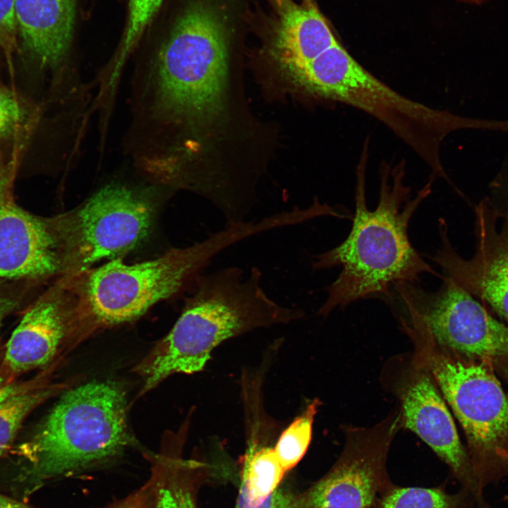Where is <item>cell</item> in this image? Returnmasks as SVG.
<instances>
[{
	"label": "cell",
	"instance_id": "cell-1",
	"mask_svg": "<svg viewBox=\"0 0 508 508\" xmlns=\"http://www.w3.org/2000/svg\"><path fill=\"white\" fill-rule=\"evenodd\" d=\"M228 69L226 29L204 4L188 6L148 63L134 73L129 145L155 157L173 130L219 110Z\"/></svg>",
	"mask_w": 508,
	"mask_h": 508
},
{
	"label": "cell",
	"instance_id": "cell-2",
	"mask_svg": "<svg viewBox=\"0 0 508 508\" xmlns=\"http://www.w3.org/2000/svg\"><path fill=\"white\" fill-rule=\"evenodd\" d=\"M368 141L365 143L356 168L355 212L352 227L337 246L315 255L313 270L337 266L341 270L327 286V298L318 311L326 316L337 308H344L362 299L391 301L394 286L400 282H417L428 273L442 278L420 255L411 243L409 222L421 202L430 194L436 178L427 183L411 198V188L405 185V164L380 168L379 200L370 210L365 196V174Z\"/></svg>",
	"mask_w": 508,
	"mask_h": 508
},
{
	"label": "cell",
	"instance_id": "cell-3",
	"mask_svg": "<svg viewBox=\"0 0 508 508\" xmlns=\"http://www.w3.org/2000/svg\"><path fill=\"white\" fill-rule=\"evenodd\" d=\"M252 267H227L199 274L195 290L176 323L138 367L145 392L176 373L202 371L212 351L224 341L261 328L286 325L305 316L298 307L283 306L262 285Z\"/></svg>",
	"mask_w": 508,
	"mask_h": 508
},
{
	"label": "cell",
	"instance_id": "cell-4",
	"mask_svg": "<svg viewBox=\"0 0 508 508\" xmlns=\"http://www.w3.org/2000/svg\"><path fill=\"white\" fill-rule=\"evenodd\" d=\"M296 85L343 102L377 119L407 144L436 177L447 179L440 156L443 140L463 129L500 131V120L464 117L401 95L361 66L339 42L311 61L283 69Z\"/></svg>",
	"mask_w": 508,
	"mask_h": 508
},
{
	"label": "cell",
	"instance_id": "cell-5",
	"mask_svg": "<svg viewBox=\"0 0 508 508\" xmlns=\"http://www.w3.org/2000/svg\"><path fill=\"white\" fill-rule=\"evenodd\" d=\"M131 442L123 390L112 382H91L64 393L18 452L32 490L113 457Z\"/></svg>",
	"mask_w": 508,
	"mask_h": 508
},
{
	"label": "cell",
	"instance_id": "cell-6",
	"mask_svg": "<svg viewBox=\"0 0 508 508\" xmlns=\"http://www.w3.org/2000/svg\"><path fill=\"white\" fill-rule=\"evenodd\" d=\"M262 230L256 221L226 224L204 240L171 249L156 259L133 265L114 259L85 275L82 303L97 323L109 325L133 320L195 281L220 253Z\"/></svg>",
	"mask_w": 508,
	"mask_h": 508
},
{
	"label": "cell",
	"instance_id": "cell-7",
	"mask_svg": "<svg viewBox=\"0 0 508 508\" xmlns=\"http://www.w3.org/2000/svg\"><path fill=\"white\" fill-rule=\"evenodd\" d=\"M407 333L418 364L430 373L460 423L477 481L485 491L508 476V398L486 365L440 349L425 327Z\"/></svg>",
	"mask_w": 508,
	"mask_h": 508
},
{
	"label": "cell",
	"instance_id": "cell-8",
	"mask_svg": "<svg viewBox=\"0 0 508 508\" xmlns=\"http://www.w3.org/2000/svg\"><path fill=\"white\" fill-rule=\"evenodd\" d=\"M435 291L417 282H400L394 296L413 310L433 341L449 353L486 365L508 376V326L475 297L444 275Z\"/></svg>",
	"mask_w": 508,
	"mask_h": 508
},
{
	"label": "cell",
	"instance_id": "cell-9",
	"mask_svg": "<svg viewBox=\"0 0 508 508\" xmlns=\"http://www.w3.org/2000/svg\"><path fill=\"white\" fill-rule=\"evenodd\" d=\"M151 221L152 208L140 195L123 186H106L61 219L66 261L80 272L123 254L147 236Z\"/></svg>",
	"mask_w": 508,
	"mask_h": 508
},
{
	"label": "cell",
	"instance_id": "cell-10",
	"mask_svg": "<svg viewBox=\"0 0 508 508\" xmlns=\"http://www.w3.org/2000/svg\"><path fill=\"white\" fill-rule=\"evenodd\" d=\"M400 418L372 429H349L332 468L299 497L301 508H376L392 483L388 450Z\"/></svg>",
	"mask_w": 508,
	"mask_h": 508
},
{
	"label": "cell",
	"instance_id": "cell-11",
	"mask_svg": "<svg viewBox=\"0 0 508 508\" xmlns=\"http://www.w3.org/2000/svg\"><path fill=\"white\" fill-rule=\"evenodd\" d=\"M440 247L432 260L458 285L508 319V217L500 215L487 198L475 208V253L460 256L439 220Z\"/></svg>",
	"mask_w": 508,
	"mask_h": 508
},
{
	"label": "cell",
	"instance_id": "cell-12",
	"mask_svg": "<svg viewBox=\"0 0 508 508\" xmlns=\"http://www.w3.org/2000/svg\"><path fill=\"white\" fill-rule=\"evenodd\" d=\"M400 419L406 428L416 434L447 465L461 488L473 495L477 508H490L452 417L423 369L403 389Z\"/></svg>",
	"mask_w": 508,
	"mask_h": 508
},
{
	"label": "cell",
	"instance_id": "cell-13",
	"mask_svg": "<svg viewBox=\"0 0 508 508\" xmlns=\"http://www.w3.org/2000/svg\"><path fill=\"white\" fill-rule=\"evenodd\" d=\"M44 221L0 197V277L42 278L62 265L59 241Z\"/></svg>",
	"mask_w": 508,
	"mask_h": 508
},
{
	"label": "cell",
	"instance_id": "cell-14",
	"mask_svg": "<svg viewBox=\"0 0 508 508\" xmlns=\"http://www.w3.org/2000/svg\"><path fill=\"white\" fill-rule=\"evenodd\" d=\"M71 313L62 299L47 296L25 313L6 346L1 373L9 380L44 367L56 355L70 327Z\"/></svg>",
	"mask_w": 508,
	"mask_h": 508
},
{
	"label": "cell",
	"instance_id": "cell-15",
	"mask_svg": "<svg viewBox=\"0 0 508 508\" xmlns=\"http://www.w3.org/2000/svg\"><path fill=\"white\" fill-rule=\"evenodd\" d=\"M76 0H16L18 42L41 67L56 68L72 41Z\"/></svg>",
	"mask_w": 508,
	"mask_h": 508
},
{
	"label": "cell",
	"instance_id": "cell-16",
	"mask_svg": "<svg viewBox=\"0 0 508 508\" xmlns=\"http://www.w3.org/2000/svg\"><path fill=\"white\" fill-rule=\"evenodd\" d=\"M274 2L277 20L271 52L282 69L308 63L339 42L317 6Z\"/></svg>",
	"mask_w": 508,
	"mask_h": 508
},
{
	"label": "cell",
	"instance_id": "cell-17",
	"mask_svg": "<svg viewBox=\"0 0 508 508\" xmlns=\"http://www.w3.org/2000/svg\"><path fill=\"white\" fill-rule=\"evenodd\" d=\"M198 466L175 452L154 456L151 474L155 479V508H196L193 480Z\"/></svg>",
	"mask_w": 508,
	"mask_h": 508
},
{
	"label": "cell",
	"instance_id": "cell-18",
	"mask_svg": "<svg viewBox=\"0 0 508 508\" xmlns=\"http://www.w3.org/2000/svg\"><path fill=\"white\" fill-rule=\"evenodd\" d=\"M58 390L56 385L22 384L0 403V456L11 449L26 417Z\"/></svg>",
	"mask_w": 508,
	"mask_h": 508
},
{
	"label": "cell",
	"instance_id": "cell-19",
	"mask_svg": "<svg viewBox=\"0 0 508 508\" xmlns=\"http://www.w3.org/2000/svg\"><path fill=\"white\" fill-rule=\"evenodd\" d=\"M376 508H477L473 495L464 488L449 493L445 485L400 487L392 485L380 497Z\"/></svg>",
	"mask_w": 508,
	"mask_h": 508
},
{
	"label": "cell",
	"instance_id": "cell-20",
	"mask_svg": "<svg viewBox=\"0 0 508 508\" xmlns=\"http://www.w3.org/2000/svg\"><path fill=\"white\" fill-rule=\"evenodd\" d=\"M320 405L318 399L310 402L279 436L274 449L286 472L294 468L305 455L311 441L314 417Z\"/></svg>",
	"mask_w": 508,
	"mask_h": 508
},
{
	"label": "cell",
	"instance_id": "cell-21",
	"mask_svg": "<svg viewBox=\"0 0 508 508\" xmlns=\"http://www.w3.org/2000/svg\"><path fill=\"white\" fill-rule=\"evenodd\" d=\"M163 0H128V20L111 75L119 76L125 60L134 49L146 27L161 6Z\"/></svg>",
	"mask_w": 508,
	"mask_h": 508
},
{
	"label": "cell",
	"instance_id": "cell-22",
	"mask_svg": "<svg viewBox=\"0 0 508 508\" xmlns=\"http://www.w3.org/2000/svg\"><path fill=\"white\" fill-rule=\"evenodd\" d=\"M26 119V111L16 95L0 79V138L13 135Z\"/></svg>",
	"mask_w": 508,
	"mask_h": 508
},
{
	"label": "cell",
	"instance_id": "cell-23",
	"mask_svg": "<svg viewBox=\"0 0 508 508\" xmlns=\"http://www.w3.org/2000/svg\"><path fill=\"white\" fill-rule=\"evenodd\" d=\"M16 0H0V50L9 66L15 53L20 52L15 13Z\"/></svg>",
	"mask_w": 508,
	"mask_h": 508
},
{
	"label": "cell",
	"instance_id": "cell-24",
	"mask_svg": "<svg viewBox=\"0 0 508 508\" xmlns=\"http://www.w3.org/2000/svg\"><path fill=\"white\" fill-rule=\"evenodd\" d=\"M155 479L150 474L143 485L108 508H155Z\"/></svg>",
	"mask_w": 508,
	"mask_h": 508
},
{
	"label": "cell",
	"instance_id": "cell-25",
	"mask_svg": "<svg viewBox=\"0 0 508 508\" xmlns=\"http://www.w3.org/2000/svg\"><path fill=\"white\" fill-rule=\"evenodd\" d=\"M274 492L265 499L254 500L251 497L245 482L241 479L235 508H272Z\"/></svg>",
	"mask_w": 508,
	"mask_h": 508
},
{
	"label": "cell",
	"instance_id": "cell-26",
	"mask_svg": "<svg viewBox=\"0 0 508 508\" xmlns=\"http://www.w3.org/2000/svg\"><path fill=\"white\" fill-rule=\"evenodd\" d=\"M272 508H301L299 497L290 492L277 489L274 492Z\"/></svg>",
	"mask_w": 508,
	"mask_h": 508
},
{
	"label": "cell",
	"instance_id": "cell-27",
	"mask_svg": "<svg viewBox=\"0 0 508 508\" xmlns=\"http://www.w3.org/2000/svg\"><path fill=\"white\" fill-rule=\"evenodd\" d=\"M21 385L7 378L0 369V403L14 393Z\"/></svg>",
	"mask_w": 508,
	"mask_h": 508
},
{
	"label": "cell",
	"instance_id": "cell-28",
	"mask_svg": "<svg viewBox=\"0 0 508 508\" xmlns=\"http://www.w3.org/2000/svg\"><path fill=\"white\" fill-rule=\"evenodd\" d=\"M16 302L6 295L0 288V324L16 306Z\"/></svg>",
	"mask_w": 508,
	"mask_h": 508
},
{
	"label": "cell",
	"instance_id": "cell-29",
	"mask_svg": "<svg viewBox=\"0 0 508 508\" xmlns=\"http://www.w3.org/2000/svg\"><path fill=\"white\" fill-rule=\"evenodd\" d=\"M0 508H38L0 493Z\"/></svg>",
	"mask_w": 508,
	"mask_h": 508
},
{
	"label": "cell",
	"instance_id": "cell-30",
	"mask_svg": "<svg viewBox=\"0 0 508 508\" xmlns=\"http://www.w3.org/2000/svg\"><path fill=\"white\" fill-rule=\"evenodd\" d=\"M458 1L465 3V4L480 6V5H482L485 3H486L487 1H488L490 0H458Z\"/></svg>",
	"mask_w": 508,
	"mask_h": 508
},
{
	"label": "cell",
	"instance_id": "cell-31",
	"mask_svg": "<svg viewBox=\"0 0 508 508\" xmlns=\"http://www.w3.org/2000/svg\"><path fill=\"white\" fill-rule=\"evenodd\" d=\"M303 4L307 6H309V7L317 6L314 0H303Z\"/></svg>",
	"mask_w": 508,
	"mask_h": 508
}]
</instances>
